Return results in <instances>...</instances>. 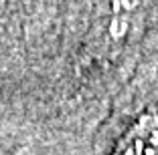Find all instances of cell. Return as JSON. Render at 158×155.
<instances>
[{"label":"cell","mask_w":158,"mask_h":155,"mask_svg":"<svg viewBox=\"0 0 158 155\" xmlns=\"http://www.w3.org/2000/svg\"><path fill=\"white\" fill-rule=\"evenodd\" d=\"M112 155H158V105L136 115L118 137Z\"/></svg>","instance_id":"cell-1"},{"label":"cell","mask_w":158,"mask_h":155,"mask_svg":"<svg viewBox=\"0 0 158 155\" xmlns=\"http://www.w3.org/2000/svg\"><path fill=\"white\" fill-rule=\"evenodd\" d=\"M150 4L152 0H103L110 38L120 45L128 42L144 24V16L148 14Z\"/></svg>","instance_id":"cell-2"},{"label":"cell","mask_w":158,"mask_h":155,"mask_svg":"<svg viewBox=\"0 0 158 155\" xmlns=\"http://www.w3.org/2000/svg\"><path fill=\"white\" fill-rule=\"evenodd\" d=\"M4 4H6V0H0V12H2V8H4Z\"/></svg>","instance_id":"cell-3"}]
</instances>
